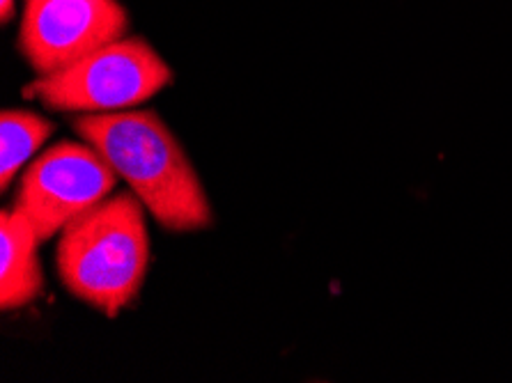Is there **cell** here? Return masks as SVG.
Instances as JSON below:
<instances>
[{
	"instance_id": "cell-1",
	"label": "cell",
	"mask_w": 512,
	"mask_h": 383,
	"mask_svg": "<svg viewBox=\"0 0 512 383\" xmlns=\"http://www.w3.org/2000/svg\"><path fill=\"white\" fill-rule=\"evenodd\" d=\"M81 140L104 156L113 173L170 232H196L212 223L200 177L166 122L152 111L79 117Z\"/></svg>"
},
{
	"instance_id": "cell-2",
	"label": "cell",
	"mask_w": 512,
	"mask_h": 383,
	"mask_svg": "<svg viewBox=\"0 0 512 383\" xmlns=\"http://www.w3.org/2000/svg\"><path fill=\"white\" fill-rule=\"evenodd\" d=\"M56 260L76 299L106 317L129 308L150 264L143 202L134 193L108 195L60 232Z\"/></svg>"
},
{
	"instance_id": "cell-3",
	"label": "cell",
	"mask_w": 512,
	"mask_h": 383,
	"mask_svg": "<svg viewBox=\"0 0 512 383\" xmlns=\"http://www.w3.org/2000/svg\"><path fill=\"white\" fill-rule=\"evenodd\" d=\"M170 81V67L150 44L120 37L60 72L40 76L26 97L60 113H120L159 95Z\"/></svg>"
},
{
	"instance_id": "cell-4",
	"label": "cell",
	"mask_w": 512,
	"mask_h": 383,
	"mask_svg": "<svg viewBox=\"0 0 512 383\" xmlns=\"http://www.w3.org/2000/svg\"><path fill=\"white\" fill-rule=\"evenodd\" d=\"M115 179L118 175L95 147L85 140H65L28 166L14 209H19L46 241L106 200Z\"/></svg>"
},
{
	"instance_id": "cell-5",
	"label": "cell",
	"mask_w": 512,
	"mask_h": 383,
	"mask_svg": "<svg viewBox=\"0 0 512 383\" xmlns=\"http://www.w3.org/2000/svg\"><path fill=\"white\" fill-rule=\"evenodd\" d=\"M127 23L118 0H28L19 44L46 76L124 37Z\"/></svg>"
},
{
	"instance_id": "cell-6",
	"label": "cell",
	"mask_w": 512,
	"mask_h": 383,
	"mask_svg": "<svg viewBox=\"0 0 512 383\" xmlns=\"http://www.w3.org/2000/svg\"><path fill=\"white\" fill-rule=\"evenodd\" d=\"M42 237L19 209L0 214V306L19 310L42 294Z\"/></svg>"
},
{
	"instance_id": "cell-7",
	"label": "cell",
	"mask_w": 512,
	"mask_h": 383,
	"mask_svg": "<svg viewBox=\"0 0 512 383\" xmlns=\"http://www.w3.org/2000/svg\"><path fill=\"white\" fill-rule=\"evenodd\" d=\"M53 124L30 111H3L0 117V189L7 191L19 170L26 166L44 140L51 136Z\"/></svg>"
},
{
	"instance_id": "cell-8",
	"label": "cell",
	"mask_w": 512,
	"mask_h": 383,
	"mask_svg": "<svg viewBox=\"0 0 512 383\" xmlns=\"http://www.w3.org/2000/svg\"><path fill=\"white\" fill-rule=\"evenodd\" d=\"M14 14V0H3L0 3V17H3V21H10Z\"/></svg>"
}]
</instances>
